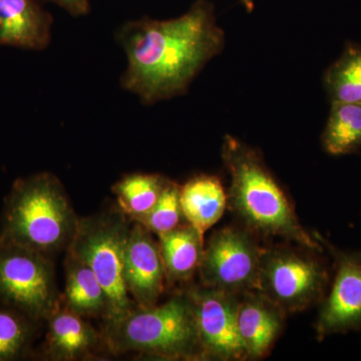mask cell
I'll list each match as a JSON object with an SVG mask.
<instances>
[{"label":"cell","mask_w":361,"mask_h":361,"mask_svg":"<svg viewBox=\"0 0 361 361\" xmlns=\"http://www.w3.org/2000/svg\"><path fill=\"white\" fill-rule=\"evenodd\" d=\"M115 37L127 59L121 87L147 106L183 96L225 47L224 30L208 0H197L171 20L126 21Z\"/></svg>","instance_id":"cell-1"},{"label":"cell","mask_w":361,"mask_h":361,"mask_svg":"<svg viewBox=\"0 0 361 361\" xmlns=\"http://www.w3.org/2000/svg\"><path fill=\"white\" fill-rule=\"evenodd\" d=\"M222 159L231 182L228 203L247 230L322 251V243L304 229L288 197L255 149L226 135Z\"/></svg>","instance_id":"cell-2"},{"label":"cell","mask_w":361,"mask_h":361,"mask_svg":"<svg viewBox=\"0 0 361 361\" xmlns=\"http://www.w3.org/2000/svg\"><path fill=\"white\" fill-rule=\"evenodd\" d=\"M78 222L61 180L40 172L14 180L4 199L0 236L51 258L68 250Z\"/></svg>","instance_id":"cell-3"},{"label":"cell","mask_w":361,"mask_h":361,"mask_svg":"<svg viewBox=\"0 0 361 361\" xmlns=\"http://www.w3.org/2000/svg\"><path fill=\"white\" fill-rule=\"evenodd\" d=\"M102 331L111 355H137L157 360H206L185 291L164 303L135 307L122 317L104 320Z\"/></svg>","instance_id":"cell-4"},{"label":"cell","mask_w":361,"mask_h":361,"mask_svg":"<svg viewBox=\"0 0 361 361\" xmlns=\"http://www.w3.org/2000/svg\"><path fill=\"white\" fill-rule=\"evenodd\" d=\"M130 220L120 208L80 218L77 233L66 250L87 263L103 285L111 307L109 320L122 317L137 307L123 276Z\"/></svg>","instance_id":"cell-5"},{"label":"cell","mask_w":361,"mask_h":361,"mask_svg":"<svg viewBox=\"0 0 361 361\" xmlns=\"http://www.w3.org/2000/svg\"><path fill=\"white\" fill-rule=\"evenodd\" d=\"M0 303L45 323L61 308L52 259L0 236Z\"/></svg>","instance_id":"cell-6"},{"label":"cell","mask_w":361,"mask_h":361,"mask_svg":"<svg viewBox=\"0 0 361 361\" xmlns=\"http://www.w3.org/2000/svg\"><path fill=\"white\" fill-rule=\"evenodd\" d=\"M329 283V272L318 259L286 248L263 252L257 291L287 314L322 301Z\"/></svg>","instance_id":"cell-7"},{"label":"cell","mask_w":361,"mask_h":361,"mask_svg":"<svg viewBox=\"0 0 361 361\" xmlns=\"http://www.w3.org/2000/svg\"><path fill=\"white\" fill-rule=\"evenodd\" d=\"M263 252L249 230L226 227L214 232L198 271L202 285L237 295L257 290Z\"/></svg>","instance_id":"cell-8"},{"label":"cell","mask_w":361,"mask_h":361,"mask_svg":"<svg viewBox=\"0 0 361 361\" xmlns=\"http://www.w3.org/2000/svg\"><path fill=\"white\" fill-rule=\"evenodd\" d=\"M185 292L191 302L206 360H248L237 320L239 295L203 285Z\"/></svg>","instance_id":"cell-9"},{"label":"cell","mask_w":361,"mask_h":361,"mask_svg":"<svg viewBox=\"0 0 361 361\" xmlns=\"http://www.w3.org/2000/svg\"><path fill=\"white\" fill-rule=\"evenodd\" d=\"M313 236L329 249L336 264L331 289L316 322L317 338L361 330V252L342 251L318 233Z\"/></svg>","instance_id":"cell-10"},{"label":"cell","mask_w":361,"mask_h":361,"mask_svg":"<svg viewBox=\"0 0 361 361\" xmlns=\"http://www.w3.org/2000/svg\"><path fill=\"white\" fill-rule=\"evenodd\" d=\"M123 276L130 298L139 308L158 304L167 285L160 246L152 232L135 221L126 246Z\"/></svg>","instance_id":"cell-11"},{"label":"cell","mask_w":361,"mask_h":361,"mask_svg":"<svg viewBox=\"0 0 361 361\" xmlns=\"http://www.w3.org/2000/svg\"><path fill=\"white\" fill-rule=\"evenodd\" d=\"M47 334L42 346L44 360H87L99 351H108L103 331L94 329L87 318L61 307L45 322Z\"/></svg>","instance_id":"cell-12"},{"label":"cell","mask_w":361,"mask_h":361,"mask_svg":"<svg viewBox=\"0 0 361 361\" xmlns=\"http://www.w3.org/2000/svg\"><path fill=\"white\" fill-rule=\"evenodd\" d=\"M54 18L39 0H0V47L44 51Z\"/></svg>","instance_id":"cell-13"},{"label":"cell","mask_w":361,"mask_h":361,"mask_svg":"<svg viewBox=\"0 0 361 361\" xmlns=\"http://www.w3.org/2000/svg\"><path fill=\"white\" fill-rule=\"evenodd\" d=\"M286 315L257 290L240 294L237 320L248 360H260L269 355L283 329Z\"/></svg>","instance_id":"cell-14"},{"label":"cell","mask_w":361,"mask_h":361,"mask_svg":"<svg viewBox=\"0 0 361 361\" xmlns=\"http://www.w3.org/2000/svg\"><path fill=\"white\" fill-rule=\"evenodd\" d=\"M66 288L61 307L87 318L111 319L108 294L87 263L66 251Z\"/></svg>","instance_id":"cell-15"},{"label":"cell","mask_w":361,"mask_h":361,"mask_svg":"<svg viewBox=\"0 0 361 361\" xmlns=\"http://www.w3.org/2000/svg\"><path fill=\"white\" fill-rule=\"evenodd\" d=\"M180 204L186 222L204 237L222 218L228 196L219 178L198 175L180 186Z\"/></svg>","instance_id":"cell-16"},{"label":"cell","mask_w":361,"mask_h":361,"mask_svg":"<svg viewBox=\"0 0 361 361\" xmlns=\"http://www.w3.org/2000/svg\"><path fill=\"white\" fill-rule=\"evenodd\" d=\"M167 284L189 281L200 268L205 242L188 222L159 236Z\"/></svg>","instance_id":"cell-17"},{"label":"cell","mask_w":361,"mask_h":361,"mask_svg":"<svg viewBox=\"0 0 361 361\" xmlns=\"http://www.w3.org/2000/svg\"><path fill=\"white\" fill-rule=\"evenodd\" d=\"M169 178L160 174L133 173L123 176L111 187L118 208L132 221L141 220L156 205Z\"/></svg>","instance_id":"cell-18"},{"label":"cell","mask_w":361,"mask_h":361,"mask_svg":"<svg viewBox=\"0 0 361 361\" xmlns=\"http://www.w3.org/2000/svg\"><path fill=\"white\" fill-rule=\"evenodd\" d=\"M322 147L331 156L356 153L361 149V104L332 103L322 135Z\"/></svg>","instance_id":"cell-19"},{"label":"cell","mask_w":361,"mask_h":361,"mask_svg":"<svg viewBox=\"0 0 361 361\" xmlns=\"http://www.w3.org/2000/svg\"><path fill=\"white\" fill-rule=\"evenodd\" d=\"M323 87L331 104H361V44H345L341 56L325 71Z\"/></svg>","instance_id":"cell-20"},{"label":"cell","mask_w":361,"mask_h":361,"mask_svg":"<svg viewBox=\"0 0 361 361\" xmlns=\"http://www.w3.org/2000/svg\"><path fill=\"white\" fill-rule=\"evenodd\" d=\"M42 324L23 311L0 303V361L30 356Z\"/></svg>","instance_id":"cell-21"},{"label":"cell","mask_w":361,"mask_h":361,"mask_svg":"<svg viewBox=\"0 0 361 361\" xmlns=\"http://www.w3.org/2000/svg\"><path fill=\"white\" fill-rule=\"evenodd\" d=\"M137 222L158 236L184 224L186 220L180 208V185L174 180H169L156 205Z\"/></svg>","instance_id":"cell-22"},{"label":"cell","mask_w":361,"mask_h":361,"mask_svg":"<svg viewBox=\"0 0 361 361\" xmlns=\"http://www.w3.org/2000/svg\"><path fill=\"white\" fill-rule=\"evenodd\" d=\"M44 1L56 4L75 18L87 16L90 11V0H44Z\"/></svg>","instance_id":"cell-23"},{"label":"cell","mask_w":361,"mask_h":361,"mask_svg":"<svg viewBox=\"0 0 361 361\" xmlns=\"http://www.w3.org/2000/svg\"><path fill=\"white\" fill-rule=\"evenodd\" d=\"M247 13H252L255 7V0H240Z\"/></svg>","instance_id":"cell-24"}]
</instances>
